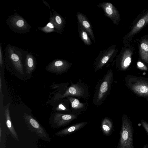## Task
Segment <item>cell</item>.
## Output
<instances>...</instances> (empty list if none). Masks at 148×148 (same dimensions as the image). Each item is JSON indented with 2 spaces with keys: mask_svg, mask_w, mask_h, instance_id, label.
Masks as SVG:
<instances>
[{
  "mask_svg": "<svg viewBox=\"0 0 148 148\" xmlns=\"http://www.w3.org/2000/svg\"><path fill=\"white\" fill-rule=\"evenodd\" d=\"M134 133L132 123L126 116L123 115L120 131V138L117 148H135Z\"/></svg>",
  "mask_w": 148,
  "mask_h": 148,
  "instance_id": "2",
  "label": "cell"
},
{
  "mask_svg": "<svg viewBox=\"0 0 148 148\" xmlns=\"http://www.w3.org/2000/svg\"><path fill=\"white\" fill-rule=\"evenodd\" d=\"M142 148H148V144H146Z\"/></svg>",
  "mask_w": 148,
  "mask_h": 148,
  "instance_id": "29",
  "label": "cell"
},
{
  "mask_svg": "<svg viewBox=\"0 0 148 148\" xmlns=\"http://www.w3.org/2000/svg\"><path fill=\"white\" fill-rule=\"evenodd\" d=\"M142 126L148 134V123L144 120L141 121Z\"/></svg>",
  "mask_w": 148,
  "mask_h": 148,
  "instance_id": "25",
  "label": "cell"
},
{
  "mask_svg": "<svg viewBox=\"0 0 148 148\" xmlns=\"http://www.w3.org/2000/svg\"><path fill=\"white\" fill-rule=\"evenodd\" d=\"M58 108L61 110H66V108L62 104H60L58 105Z\"/></svg>",
  "mask_w": 148,
  "mask_h": 148,
  "instance_id": "26",
  "label": "cell"
},
{
  "mask_svg": "<svg viewBox=\"0 0 148 148\" xmlns=\"http://www.w3.org/2000/svg\"><path fill=\"white\" fill-rule=\"evenodd\" d=\"M86 123V122H82L77 124L69 127L63 129L57 132L55 134L56 136H60L66 135L82 127Z\"/></svg>",
  "mask_w": 148,
  "mask_h": 148,
  "instance_id": "15",
  "label": "cell"
},
{
  "mask_svg": "<svg viewBox=\"0 0 148 148\" xmlns=\"http://www.w3.org/2000/svg\"><path fill=\"white\" fill-rule=\"evenodd\" d=\"M39 30L46 33L52 32H56L54 25L52 22L49 21L45 26L41 27L38 26Z\"/></svg>",
  "mask_w": 148,
  "mask_h": 148,
  "instance_id": "20",
  "label": "cell"
},
{
  "mask_svg": "<svg viewBox=\"0 0 148 148\" xmlns=\"http://www.w3.org/2000/svg\"><path fill=\"white\" fill-rule=\"evenodd\" d=\"M68 98L71 104L72 108L74 109H80L84 106V104L81 103L77 99L71 97Z\"/></svg>",
  "mask_w": 148,
  "mask_h": 148,
  "instance_id": "21",
  "label": "cell"
},
{
  "mask_svg": "<svg viewBox=\"0 0 148 148\" xmlns=\"http://www.w3.org/2000/svg\"><path fill=\"white\" fill-rule=\"evenodd\" d=\"M137 64L138 67L140 69L144 70H147V67L140 62H138Z\"/></svg>",
  "mask_w": 148,
  "mask_h": 148,
  "instance_id": "24",
  "label": "cell"
},
{
  "mask_svg": "<svg viewBox=\"0 0 148 148\" xmlns=\"http://www.w3.org/2000/svg\"><path fill=\"white\" fill-rule=\"evenodd\" d=\"M70 66L67 61L61 59H56L52 61L47 65V71L55 73H63L67 71Z\"/></svg>",
  "mask_w": 148,
  "mask_h": 148,
  "instance_id": "7",
  "label": "cell"
},
{
  "mask_svg": "<svg viewBox=\"0 0 148 148\" xmlns=\"http://www.w3.org/2000/svg\"><path fill=\"white\" fill-rule=\"evenodd\" d=\"M113 74L112 70L109 71L105 75L98 90L97 101L101 102L105 97L111 86Z\"/></svg>",
  "mask_w": 148,
  "mask_h": 148,
  "instance_id": "6",
  "label": "cell"
},
{
  "mask_svg": "<svg viewBox=\"0 0 148 148\" xmlns=\"http://www.w3.org/2000/svg\"><path fill=\"white\" fill-rule=\"evenodd\" d=\"M1 77H0V92L1 93Z\"/></svg>",
  "mask_w": 148,
  "mask_h": 148,
  "instance_id": "28",
  "label": "cell"
},
{
  "mask_svg": "<svg viewBox=\"0 0 148 148\" xmlns=\"http://www.w3.org/2000/svg\"><path fill=\"white\" fill-rule=\"evenodd\" d=\"M106 14L116 24L119 18V14L117 10L111 3L104 2L100 5Z\"/></svg>",
  "mask_w": 148,
  "mask_h": 148,
  "instance_id": "8",
  "label": "cell"
},
{
  "mask_svg": "<svg viewBox=\"0 0 148 148\" xmlns=\"http://www.w3.org/2000/svg\"><path fill=\"white\" fill-rule=\"evenodd\" d=\"M140 53L142 59L148 63V41L144 40L140 44Z\"/></svg>",
  "mask_w": 148,
  "mask_h": 148,
  "instance_id": "17",
  "label": "cell"
},
{
  "mask_svg": "<svg viewBox=\"0 0 148 148\" xmlns=\"http://www.w3.org/2000/svg\"><path fill=\"white\" fill-rule=\"evenodd\" d=\"M24 118L27 127L32 132H34L42 140L50 142V137L45 129L32 117L24 113Z\"/></svg>",
  "mask_w": 148,
  "mask_h": 148,
  "instance_id": "4",
  "label": "cell"
},
{
  "mask_svg": "<svg viewBox=\"0 0 148 148\" xmlns=\"http://www.w3.org/2000/svg\"><path fill=\"white\" fill-rule=\"evenodd\" d=\"M148 22V12L133 27L129 35V37H130L136 33Z\"/></svg>",
  "mask_w": 148,
  "mask_h": 148,
  "instance_id": "16",
  "label": "cell"
},
{
  "mask_svg": "<svg viewBox=\"0 0 148 148\" xmlns=\"http://www.w3.org/2000/svg\"><path fill=\"white\" fill-rule=\"evenodd\" d=\"M43 3L47 6L49 8V9H50V7L49 5V4L48 3L45 1L44 0H42Z\"/></svg>",
  "mask_w": 148,
  "mask_h": 148,
  "instance_id": "27",
  "label": "cell"
},
{
  "mask_svg": "<svg viewBox=\"0 0 148 148\" xmlns=\"http://www.w3.org/2000/svg\"><path fill=\"white\" fill-rule=\"evenodd\" d=\"M77 117L73 114H56L54 116L53 122L58 126H61L70 122Z\"/></svg>",
  "mask_w": 148,
  "mask_h": 148,
  "instance_id": "10",
  "label": "cell"
},
{
  "mask_svg": "<svg viewBox=\"0 0 148 148\" xmlns=\"http://www.w3.org/2000/svg\"><path fill=\"white\" fill-rule=\"evenodd\" d=\"M114 51H112L110 53L104 56L101 58L97 67L96 68V70L100 69L108 61Z\"/></svg>",
  "mask_w": 148,
  "mask_h": 148,
  "instance_id": "23",
  "label": "cell"
},
{
  "mask_svg": "<svg viewBox=\"0 0 148 148\" xmlns=\"http://www.w3.org/2000/svg\"><path fill=\"white\" fill-rule=\"evenodd\" d=\"M5 53L6 61L10 63L21 74L24 73L23 60H25L26 55L29 52L10 44L5 48Z\"/></svg>",
  "mask_w": 148,
  "mask_h": 148,
  "instance_id": "1",
  "label": "cell"
},
{
  "mask_svg": "<svg viewBox=\"0 0 148 148\" xmlns=\"http://www.w3.org/2000/svg\"><path fill=\"white\" fill-rule=\"evenodd\" d=\"M84 90L82 87L77 84H73L66 90L61 96V98L69 96L80 97L84 96Z\"/></svg>",
  "mask_w": 148,
  "mask_h": 148,
  "instance_id": "11",
  "label": "cell"
},
{
  "mask_svg": "<svg viewBox=\"0 0 148 148\" xmlns=\"http://www.w3.org/2000/svg\"><path fill=\"white\" fill-rule=\"evenodd\" d=\"M77 16L81 25H82L85 30L87 31L92 38V40L95 42V39L93 31L91 25L88 21L86 18L80 13L77 14Z\"/></svg>",
  "mask_w": 148,
  "mask_h": 148,
  "instance_id": "13",
  "label": "cell"
},
{
  "mask_svg": "<svg viewBox=\"0 0 148 148\" xmlns=\"http://www.w3.org/2000/svg\"><path fill=\"white\" fill-rule=\"evenodd\" d=\"M128 85L131 89L136 94L144 97H148V81L136 77L130 78Z\"/></svg>",
  "mask_w": 148,
  "mask_h": 148,
  "instance_id": "5",
  "label": "cell"
},
{
  "mask_svg": "<svg viewBox=\"0 0 148 148\" xmlns=\"http://www.w3.org/2000/svg\"><path fill=\"white\" fill-rule=\"evenodd\" d=\"M132 53L129 49L125 52L121 62V66L123 70L127 69L130 66L131 62Z\"/></svg>",
  "mask_w": 148,
  "mask_h": 148,
  "instance_id": "18",
  "label": "cell"
},
{
  "mask_svg": "<svg viewBox=\"0 0 148 148\" xmlns=\"http://www.w3.org/2000/svg\"><path fill=\"white\" fill-rule=\"evenodd\" d=\"M80 36L86 45H91V41L85 30L83 27L80 26L79 30Z\"/></svg>",
  "mask_w": 148,
  "mask_h": 148,
  "instance_id": "22",
  "label": "cell"
},
{
  "mask_svg": "<svg viewBox=\"0 0 148 148\" xmlns=\"http://www.w3.org/2000/svg\"><path fill=\"white\" fill-rule=\"evenodd\" d=\"M1 127H0V140H1Z\"/></svg>",
  "mask_w": 148,
  "mask_h": 148,
  "instance_id": "30",
  "label": "cell"
},
{
  "mask_svg": "<svg viewBox=\"0 0 148 148\" xmlns=\"http://www.w3.org/2000/svg\"><path fill=\"white\" fill-rule=\"evenodd\" d=\"M6 22L9 28L15 33H27L32 28L26 20L16 12L9 16Z\"/></svg>",
  "mask_w": 148,
  "mask_h": 148,
  "instance_id": "3",
  "label": "cell"
},
{
  "mask_svg": "<svg viewBox=\"0 0 148 148\" xmlns=\"http://www.w3.org/2000/svg\"><path fill=\"white\" fill-rule=\"evenodd\" d=\"M36 61L34 56L32 53L28 52L26 55L25 63V66L27 73H31L34 69Z\"/></svg>",
  "mask_w": 148,
  "mask_h": 148,
  "instance_id": "14",
  "label": "cell"
},
{
  "mask_svg": "<svg viewBox=\"0 0 148 148\" xmlns=\"http://www.w3.org/2000/svg\"><path fill=\"white\" fill-rule=\"evenodd\" d=\"M4 114L5 118L6 125L12 136L16 140L18 141H19V138L17 133L12 123L10 111L8 108H5Z\"/></svg>",
  "mask_w": 148,
  "mask_h": 148,
  "instance_id": "12",
  "label": "cell"
},
{
  "mask_svg": "<svg viewBox=\"0 0 148 148\" xmlns=\"http://www.w3.org/2000/svg\"><path fill=\"white\" fill-rule=\"evenodd\" d=\"M53 14L50 12V21L54 25L56 32L59 33L62 31L64 27V21L63 18L54 10H52Z\"/></svg>",
  "mask_w": 148,
  "mask_h": 148,
  "instance_id": "9",
  "label": "cell"
},
{
  "mask_svg": "<svg viewBox=\"0 0 148 148\" xmlns=\"http://www.w3.org/2000/svg\"><path fill=\"white\" fill-rule=\"evenodd\" d=\"M112 122L108 118H105L102 123V128L103 132L106 134H108L112 130Z\"/></svg>",
  "mask_w": 148,
  "mask_h": 148,
  "instance_id": "19",
  "label": "cell"
}]
</instances>
